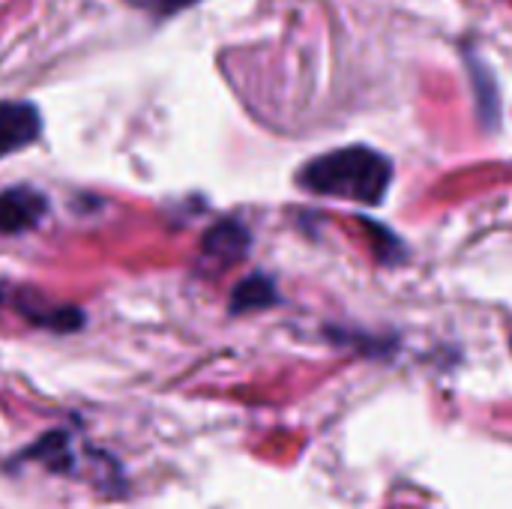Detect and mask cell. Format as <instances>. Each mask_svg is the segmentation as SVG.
I'll return each instance as SVG.
<instances>
[{
  "label": "cell",
  "instance_id": "cell-1",
  "mask_svg": "<svg viewBox=\"0 0 512 509\" xmlns=\"http://www.w3.org/2000/svg\"><path fill=\"white\" fill-rule=\"evenodd\" d=\"M297 183L324 198L381 204L393 183V165L372 147H339L306 162Z\"/></svg>",
  "mask_w": 512,
  "mask_h": 509
},
{
  "label": "cell",
  "instance_id": "cell-2",
  "mask_svg": "<svg viewBox=\"0 0 512 509\" xmlns=\"http://www.w3.org/2000/svg\"><path fill=\"white\" fill-rule=\"evenodd\" d=\"M0 300L9 303L30 324L45 327V330H54V333H72V330H81V324H84L81 309L63 306V303H48L39 294L24 291V288H15L12 294H0Z\"/></svg>",
  "mask_w": 512,
  "mask_h": 509
},
{
  "label": "cell",
  "instance_id": "cell-3",
  "mask_svg": "<svg viewBox=\"0 0 512 509\" xmlns=\"http://www.w3.org/2000/svg\"><path fill=\"white\" fill-rule=\"evenodd\" d=\"M249 231L246 225L234 222V219H225V222H216L204 237H201V264L213 267L216 273L234 267L237 261L246 258L249 252Z\"/></svg>",
  "mask_w": 512,
  "mask_h": 509
},
{
  "label": "cell",
  "instance_id": "cell-4",
  "mask_svg": "<svg viewBox=\"0 0 512 509\" xmlns=\"http://www.w3.org/2000/svg\"><path fill=\"white\" fill-rule=\"evenodd\" d=\"M42 135V117L36 105L18 99H0V159L30 147Z\"/></svg>",
  "mask_w": 512,
  "mask_h": 509
},
{
  "label": "cell",
  "instance_id": "cell-5",
  "mask_svg": "<svg viewBox=\"0 0 512 509\" xmlns=\"http://www.w3.org/2000/svg\"><path fill=\"white\" fill-rule=\"evenodd\" d=\"M48 198L33 186H12L0 195V234H21L39 225Z\"/></svg>",
  "mask_w": 512,
  "mask_h": 509
},
{
  "label": "cell",
  "instance_id": "cell-6",
  "mask_svg": "<svg viewBox=\"0 0 512 509\" xmlns=\"http://www.w3.org/2000/svg\"><path fill=\"white\" fill-rule=\"evenodd\" d=\"M273 303H279V294H276L273 279L264 276V273H252V276H246V279L234 288L228 309H231V315H246V312L270 309Z\"/></svg>",
  "mask_w": 512,
  "mask_h": 509
},
{
  "label": "cell",
  "instance_id": "cell-7",
  "mask_svg": "<svg viewBox=\"0 0 512 509\" xmlns=\"http://www.w3.org/2000/svg\"><path fill=\"white\" fill-rule=\"evenodd\" d=\"M471 72H474V93H477L480 117L486 120V126H495L498 123V93H495V81H492V75L477 60H471Z\"/></svg>",
  "mask_w": 512,
  "mask_h": 509
},
{
  "label": "cell",
  "instance_id": "cell-8",
  "mask_svg": "<svg viewBox=\"0 0 512 509\" xmlns=\"http://www.w3.org/2000/svg\"><path fill=\"white\" fill-rule=\"evenodd\" d=\"M21 459H42V462H48V465H57V459L66 462V435L51 432V435L39 438L27 453H21Z\"/></svg>",
  "mask_w": 512,
  "mask_h": 509
},
{
  "label": "cell",
  "instance_id": "cell-9",
  "mask_svg": "<svg viewBox=\"0 0 512 509\" xmlns=\"http://www.w3.org/2000/svg\"><path fill=\"white\" fill-rule=\"evenodd\" d=\"M363 225H366L369 234L375 237V252H378L381 261H396V258H402V240H399L393 231H387V228H381L378 222H369V219H363Z\"/></svg>",
  "mask_w": 512,
  "mask_h": 509
},
{
  "label": "cell",
  "instance_id": "cell-10",
  "mask_svg": "<svg viewBox=\"0 0 512 509\" xmlns=\"http://www.w3.org/2000/svg\"><path fill=\"white\" fill-rule=\"evenodd\" d=\"M135 6H144V9H153L159 18H165V15H174L177 9H186V6H192L195 0H132Z\"/></svg>",
  "mask_w": 512,
  "mask_h": 509
}]
</instances>
